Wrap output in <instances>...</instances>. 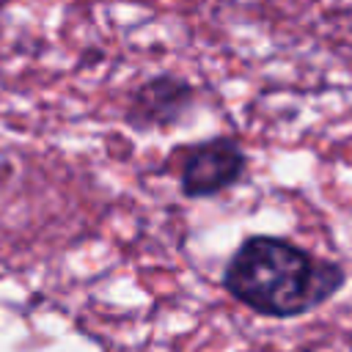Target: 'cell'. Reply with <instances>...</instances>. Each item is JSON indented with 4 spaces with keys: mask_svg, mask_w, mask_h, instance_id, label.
<instances>
[{
    "mask_svg": "<svg viewBox=\"0 0 352 352\" xmlns=\"http://www.w3.org/2000/svg\"><path fill=\"white\" fill-rule=\"evenodd\" d=\"M248 173V154L234 138H209L187 148L179 170L184 198H212L242 182Z\"/></svg>",
    "mask_w": 352,
    "mask_h": 352,
    "instance_id": "7a4b0ae2",
    "label": "cell"
},
{
    "mask_svg": "<svg viewBox=\"0 0 352 352\" xmlns=\"http://www.w3.org/2000/svg\"><path fill=\"white\" fill-rule=\"evenodd\" d=\"M195 85L176 74H154L143 80L124 110V121L135 132H157L182 124L195 107Z\"/></svg>",
    "mask_w": 352,
    "mask_h": 352,
    "instance_id": "3957f363",
    "label": "cell"
},
{
    "mask_svg": "<svg viewBox=\"0 0 352 352\" xmlns=\"http://www.w3.org/2000/svg\"><path fill=\"white\" fill-rule=\"evenodd\" d=\"M346 286V270L319 258L286 236L253 234L236 245L223 270V289L267 319H294L316 311Z\"/></svg>",
    "mask_w": 352,
    "mask_h": 352,
    "instance_id": "6da1fadb",
    "label": "cell"
}]
</instances>
